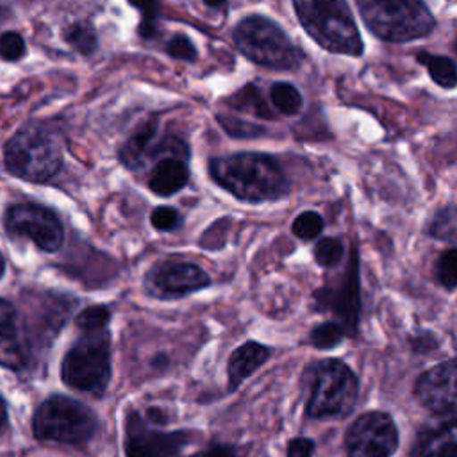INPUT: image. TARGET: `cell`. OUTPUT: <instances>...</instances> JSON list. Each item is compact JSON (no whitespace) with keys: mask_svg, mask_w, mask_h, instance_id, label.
Listing matches in <instances>:
<instances>
[{"mask_svg":"<svg viewBox=\"0 0 457 457\" xmlns=\"http://www.w3.org/2000/svg\"><path fill=\"white\" fill-rule=\"evenodd\" d=\"M209 170L223 189L245 202L277 200L287 193V180L278 162L264 154L241 152L216 157Z\"/></svg>","mask_w":457,"mask_h":457,"instance_id":"cell-1","label":"cell"},{"mask_svg":"<svg viewBox=\"0 0 457 457\" xmlns=\"http://www.w3.org/2000/svg\"><path fill=\"white\" fill-rule=\"evenodd\" d=\"M305 32L325 50L357 57L362 39L346 0H293Z\"/></svg>","mask_w":457,"mask_h":457,"instance_id":"cell-2","label":"cell"},{"mask_svg":"<svg viewBox=\"0 0 457 457\" xmlns=\"http://www.w3.org/2000/svg\"><path fill=\"white\" fill-rule=\"evenodd\" d=\"M364 25L380 39L405 43L432 32L436 20L423 0H357Z\"/></svg>","mask_w":457,"mask_h":457,"instance_id":"cell-3","label":"cell"},{"mask_svg":"<svg viewBox=\"0 0 457 457\" xmlns=\"http://www.w3.org/2000/svg\"><path fill=\"white\" fill-rule=\"evenodd\" d=\"M237 50L259 66L273 70H293L302 55L287 34L270 18L253 14L241 20L234 30Z\"/></svg>","mask_w":457,"mask_h":457,"instance_id":"cell-4","label":"cell"},{"mask_svg":"<svg viewBox=\"0 0 457 457\" xmlns=\"http://www.w3.org/2000/svg\"><path fill=\"white\" fill-rule=\"evenodd\" d=\"M4 155L12 175L32 182L48 180L62 164L61 146L54 134L36 125L20 129L7 141Z\"/></svg>","mask_w":457,"mask_h":457,"instance_id":"cell-5","label":"cell"},{"mask_svg":"<svg viewBox=\"0 0 457 457\" xmlns=\"http://www.w3.org/2000/svg\"><path fill=\"white\" fill-rule=\"evenodd\" d=\"M96 428L98 418L87 405L61 395L45 400L32 418L36 437L68 445H79L91 439Z\"/></svg>","mask_w":457,"mask_h":457,"instance_id":"cell-6","label":"cell"},{"mask_svg":"<svg viewBox=\"0 0 457 457\" xmlns=\"http://www.w3.org/2000/svg\"><path fill=\"white\" fill-rule=\"evenodd\" d=\"M61 377L70 387L86 393L100 395L107 387L111 359L105 330L82 332L80 341H77L62 359Z\"/></svg>","mask_w":457,"mask_h":457,"instance_id":"cell-7","label":"cell"},{"mask_svg":"<svg viewBox=\"0 0 457 457\" xmlns=\"http://www.w3.org/2000/svg\"><path fill=\"white\" fill-rule=\"evenodd\" d=\"M357 395V377L345 362L337 359L321 361L314 368L307 414L312 418L346 416L353 409Z\"/></svg>","mask_w":457,"mask_h":457,"instance_id":"cell-8","label":"cell"},{"mask_svg":"<svg viewBox=\"0 0 457 457\" xmlns=\"http://www.w3.org/2000/svg\"><path fill=\"white\" fill-rule=\"evenodd\" d=\"M348 457H391L398 445L393 418L382 411L361 414L346 432Z\"/></svg>","mask_w":457,"mask_h":457,"instance_id":"cell-9","label":"cell"},{"mask_svg":"<svg viewBox=\"0 0 457 457\" xmlns=\"http://www.w3.org/2000/svg\"><path fill=\"white\" fill-rule=\"evenodd\" d=\"M5 228L16 236L29 237L43 252L59 250L64 239L59 218L50 209L36 204L11 205L5 212Z\"/></svg>","mask_w":457,"mask_h":457,"instance_id":"cell-10","label":"cell"},{"mask_svg":"<svg viewBox=\"0 0 457 457\" xmlns=\"http://www.w3.org/2000/svg\"><path fill=\"white\" fill-rule=\"evenodd\" d=\"M318 309H330L343 330L348 336H353L357 330L361 298H359V252L353 246L350 252V261L341 275V282L337 287H325L316 291L314 295Z\"/></svg>","mask_w":457,"mask_h":457,"instance_id":"cell-11","label":"cell"},{"mask_svg":"<svg viewBox=\"0 0 457 457\" xmlns=\"http://www.w3.org/2000/svg\"><path fill=\"white\" fill-rule=\"evenodd\" d=\"M189 432H159L137 412H130L125 421L127 457H177L189 443Z\"/></svg>","mask_w":457,"mask_h":457,"instance_id":"cell-12","label":"cell"},{"mask_svg":"<svg viewBox=\"0 0 457 457\" xmlns=\"http://www.w3.org/2000/svg\"><path fill=\"white\" fill-rule=\"evenodd\" d=\"M416 398L432 412L457 409V357L421 373L414 386Z\"/></svg>","mask_w":457,"mask_h":457,"instance_id":"cell-13","label":"cell"},{"mask_svg":"<svg viewBox=\"0 0 457 457\" xmlns=\"http://www.w3.org/2000/svg\"><path fill=\"white\" fill-rule=\"evenodd\" d=\"M209 275L191 262H159L146 277L148 289L159 296H184L209 286Z\"/></svg>","mask_w":457,"mask_h":457,"instance_id":"cell-14","label":"cell"},{"mask_svg":"<svg viewBox=\"0 0 457 457\" xmlns=\"http://www.w3.org/2000/svg\"><path fill=\"white\" fill-rule=\"evenodd\" d=\"M25 362L14 307L0 298V366L20 370Z\"/></svg>","mask_w":457,"mask_h":457,"instance_id":"cell-15","label":"cell"},{"mask_svg":"<svg viewBox=\"0 0 457 457\" xmlns=\"http://www.w3.org/2000/svg\"><path fill=\"white\" fill-rule=\"evenodd\" d=\"M412 457H457V420L423 432L412 448Z\"/></svg>","mask_w":457,"mask_h":457,"instance_id":"cell-16","label":"cell"},{"mask_svg":"<svg viewBox=\"0 0 457 457\" xmlns=\"http://www.w3.org/2000/svg\"><path fill=\"white\" fill-rule=\"evenodd\" d=\"M189 179L187 164L182 157H162L150 173L148 186L159 196H170L182 189Z\"/></svg>","mask_w":457,"mask_h":457,"instance_id":"cell-17","label":"cell"},{"mask_svg":"<svg viewBox=\"0 0 457 457\" xmlns=\"http://www.w3.org/2000/svg\"><path fill=\"white\" fill-rule=\"evenodd\" d=\"M155 134H157L155 120H148L146 123L137 127L136 132L127 139V143L120 150L121 162L127 168L136 170V168H141L145 164V161L155 157L157 145H159V143H155Z\"/></svg>","mask_w":457,"mask_h":457,"instance_id":"cell-18","label":"cell"},{"mask_svg":"<svg viewBox=\"0 0 457 457\" xmlns=\"http://www.w3.org/2000/svg\"><path fill=\"white\" fill-rule=\"evenodd\" d=\"M268 357H270V348L253 341H248L239 348H236L227 366L230 389L237 387L248 375H252L261 364H264Z\"/></svg>","mask_w":457,"mask_h":457,"instance_id":"cell-19","label":"cell"},{"mask_svg":"<svg viewBox=\"0 0 457 457\" xmlns=\"http://www.w3.org/2000/svg\"><path fill=\"white\" fill-rule=\"evenodd\" d=\"M418 62H421L427 70L430 79L441 87H453L457 84V66L450 57L434 55L428 52L418 54Z\"/></svg>","mask_w":457,"mask_h":457,"instance_id":"cell-20","label":"cell"},{"mask_svg":"<svg viewBox=\"0 0 457 457\" xmlns=\"http://www.w3.org/2000/svg\"><path fill=\"white\" fill-rule=\"evenodd\" d=\"M270 96L273 105L282 112V114H296L302 109V95L300 91L289 84V82H275L270 89Z\"/></svg>","mask_w":457,"mask_h":457,"instance_id":"cell-21","label":"cell"},{"mask_svg":"<svg viewBox=\"0 0 457 457\" xmlns=\"http://www.w3.org/2000/svg\"><path fill=\"white\" fill-rule=\"evenodd\" d=\"M64 37L73 48H77L82 54H89L96 48L95 30L87 23H73L71 27L66 29Z\"/></svg>","mask_w":457,"mask_h":457,"instance_id":"cell-22","label":"cell"},{"mask_svg":"<svg viewBox=\"0 0 457 457\" xmlns=\"http://www.w3.org/2000/svg\"><path fill=\"white\" fill-rule=\"evenodd\" d=\"M343 341V327L334 321H325L312 328L311 332V343L316 348H334Z\"/></svg>","mask_w":457,"mask_h":457,"instance_id":"cell-23","label":"cell"},{"mask_svg":"<svg viewBox=\"0 0 457 457\" xmlns=\"http://www.w3.org/2000/svg\"><path fill=\"white\" fill-rule=\"evenodd\" d=\"M436 275L445 287H457V248H450L439 255Z\"/></svg>","mask_w":457,"mask_h":457,"instance_id":"cell-24","label":"cell"},{"mask_svg":"<svg viewBox=\"0 0 457 457\" xmlns=\"http://www.w3.org/2000/svg\"><path fill=\"white\" fill-rule=\"evenodd\" d=\"M291 228L295 236L302 239H312L323 230V218L314 211H305L295 218Z\"/></svg>","mask_w":457,"mask_h":457,"instance_id":"cell-25","label":"cell"},{"mask_svg":"<svg viewBox=\"0 0 457 457\" xmlns=\"http://www.w3.org/2000/svg\"><path fill=\"white\" fill-rule=\"evenodd\" d=\"M314 257L320 266H336L343 257V243L336 237H323L314 248Z\"/></svg>","mask_w":457,"mask_h":457,"instance_id":"cell-26","label":"cell"},{"mask_svg":"<svg viewBox=\"0 0 457 457\" xmlns=\"http://www.w3.org/2000/svg\"><path fill=\"white\" fill-rule=\"evenodd\" d=\"M109 321V311L102 305L98 307H87L84 309L79 316H77V327L82 332H98V330H105Z\"/></svg>","mask_w":457,"mask_h":457,"instance_id":"cell-27","label":"cell"},{"mask_svg":"<svg viewBox=\"0 0 457 457\" xmlns=\"http://www.w3.org/2000/svg\"><path fill=\"white\" fill-rule=\"evenodd\" d=\"M234 104L237 107H245V109H252L253 112H257L259 116H270V111L268 107L262 104L259 93L255 91V87L252 86H246L243 91H239L236 96H234Z\"/></svg>","mask_w":457,"mask_h":457,"instance_id":"cell-28","label":"cell"},{"mask_svg":"<svg viewBox=\"0 0 457 457\" xmlns=\"http://www.w3.org/2000/svg\"><path fill=\"white\" fill-rule=\"evenodd\" d=\"M25 52V43L16 32H4L0 36V55L7 61H14L21 57Z\"/></svg>","mask_w":457,"mask_h":457,"instance_id":"cell-29","label":"cell"},{"mask_svg":"<svg viewBox=\"0 0 457 457\" xmlns=\"http://www.w3.org/2000/svg\"><path fill=\"white\" fill-rule=\"evenodd\" d=\"M168 54L171 57H177V59H186V61H193L196 57V50H195V45L191 43V39L184 34H177L173 36L170 41H168V46H166Z\"/></svg>","mask_w":457,"mask_h":457,"instance_id":"cell-30","label":"cell"},{"mask_svg":"<svg viewBox=\"0 0 457 457\" xmlns=\"http://www.w3.org/2000/svg\"><path fill=\"white\" fill-rule=\"evenodd\" d=\"M150 220H152V225L157 230H173L179 225V221H180V214L173 207L161 205V207L154 209Z\"/></svg>","mask_w":457,"mask_h":457,"instance_id":"cell-31","label":"cell"},{"mask_svg":"<svg viewBox=\"0 0 457 457\" xmlns=\"http://www.w3.org/2000/svg\"><path fill=\"white\" fill-rule=\"evenodd\" d=\"M314 443L307 437H296L289 441L287 446V457H312Z\"/></svg>","mask_w":457,"mask_h":457,"instance_id":"cell-32","label":"cell"},{"mask_svg":"<svg viewBox=\"0 0 457 457\" xmlns=\"http://www.w3.org/2000/svg\"><path fill=\"white\" fill-rule=\"evenodd\" d=\"M193 457H239L237 450L234 446H227V445H214L209 450L193 455Z\"/></svg>","mask_w":457,"mask_h":457,"instance_id":"cell-33","label":"cell"},{"mask_svg":"<svg viewBox=\"0 0 457 457\" xmlns=\"http://www.w3.org/2000/svg\"><path fill=\"white\" fill-rule=\"evenodd\" d=\"M5 423H7V407H5V402H4V398L0 396V432L4 430Z\"/></svg>","mask_w":457,"mask_h":457,"instance_id":"cell-34","label":"cell"},{"mask_svg":"<svg viewBox=\"0 0 457 457\" xmlns=\"http://www.w3.org/2000/svg\"><path fill=\"white\" fill-rule=\"evenodd\" d=\"M209 7H221L227 0H204Z\"/></svg>","mask_w":457,"mask_h":457,"instance_id":"cell-35","label":"cell"},{"mask_svg":"<svg viewBox=\"0 0 457 457\" xmlns=\"http://www.w3.org/2000/svg\"><path fill=\"white\" fill-rule=\"evenodd\" d=\"M4 270H5V264H4V257H2V253H0V277L4 275Z\"/></svg>","mask_w":457,"mask_h":457,"instance_id":"cell-36","label":"cell"},{"mask_svg":"<svg viewBox=\"0 0 457 457\" xmlns=\"http://www.w3.org/2000/svg\"><path fill=\"white\" fill-rule=\"evenodd\" d=\"M455 46H457V45H455Z\"/></svg>","mask_w":457,"mask_h":457,"instance_id":"cell-37","label":"cell"}]
</instances>
